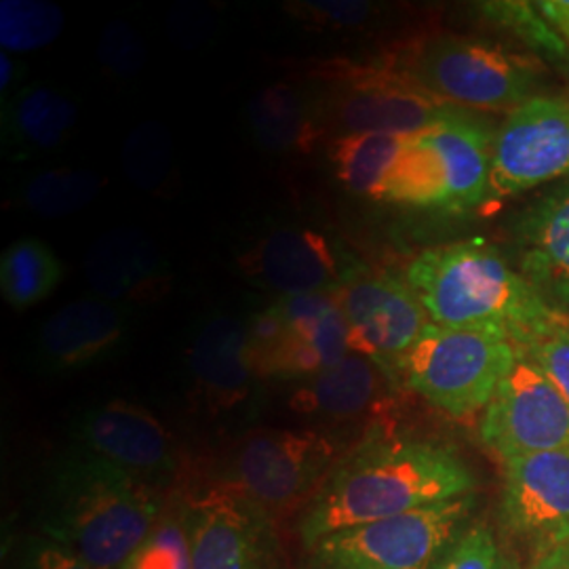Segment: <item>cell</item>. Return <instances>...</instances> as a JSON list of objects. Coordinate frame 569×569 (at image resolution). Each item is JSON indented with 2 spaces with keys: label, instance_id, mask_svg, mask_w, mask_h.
<instances>
[{
  "label": "cell",
  "instance_id": "obj_8",
  "mask_svg": "<svg viewBox=\"0 0 569 569\" xmlns=\"http://www.w3.org/2000/svg\"><path fill=\"white\" fill-rule=\"evenodd\" d=\"M247 342L260 378L300 382L352 352L333 293L279 298L247 321Z\"/></svg>",
  "mask_w": 569,
  "mask_h": 569
},
{
  "label": "cell",
  "instance_id": "obj_9",
  "mask_svg": "<svg viewBox=\"0 0 569 569\" xmlns=\"http://www.w3.org/2000/svg\"><path fill=\"white\" fill-rule=\"evenodd\" d=\"M340 458L338 441L327 432L253 430L232 451L224 488L264 510L283 509L321 488Z\"/></svg>",
  "mask_w": 569,
  "mask_h": 569
},
{
  "label": "cell",
  "instance_id": "obj_32",
  "mask_svg": "<svg viewBox=\"0 0 569 569\" xmlns=\"http://www.w3.org/2000/svg\"><path fill=\"white\" fill-rule=\"evenodd\" d=\"M437 569H519V566L500 547L488 526L472 523Z\"/></svg>",
  "mask_w": 569,
  "mask_h": 569
},
{
  "label": "cell",
  "instance_id": "obj_33",
  "mask_svg": "<svg viewBox=\"0 0 569 569\" xmlns=\"http://www.w3.org/2000/svg\"><path fill=\"white\" fill-rule=\"evenodd\" d=\"M100 61L112 74L131 77L146 63V42L138 30L127 21H112L106 26L98 44Z\"/></svg>",
  "mask_w": 569,
  "mask_h": 569
},
{
  "label": "cell",
  "instance_id": "obj_6",
  "mask_svg": "<svg viewBox=\"0 0 569 569\" xmlns=\"http://www.w3.org/2000/svg\"><path fill=\"white\" fill-rule=\"evenodd\" d=\"M475 496L342 529L308 549V569H437L472 523Z\"/></svg>",
  "mask_w": 569,
  "mask_h": 569
},
{
  "label": "cell",
  "instance_id": "obj_19",
  "mask_svg": "<svg viewBox=\"0 0 569 569\" xmlns=\"http://www.w3.org/2000/svg\"><path fill=\"white\" fill-rule=\"evenodd\" d=\"M124 336L127 321L117 306L84 298L63 306L42 323L37 359L44 371H77L110 357Z\"/></svg>",
  "mask_w": 569,
  "mask_h": 569
},
{
  "label": "cell",
  "instance_id": "obj_3",
  "mask_svg": "<svg viewBox=\"0 0 569 569\" xmlns=\"http://www.w3.org/2000/svg\"><path fill=\"white\" fill-rule=\"evenodd\" d=\"M406 279L435 326L486 329L529 348L561 321L523 274L483 244L427 249Z\"/></svg>",
  "mask_w": 569,
  "mask_h": 569
},
{
  "label": "cell",
  "instance_id": "obj_29",
  "mask_svg": "<svg viewBox=\"0 0 569 569\" xmlns=\"http://www.w3.org/2000/svg\"><path fill=\"white\" fill-rule=\"evenodd\" d=\"M124 171L142 190H159L173 167V143L163 124L142 122L124 142Z\"/></svg>",
  "mask_w": 569,
  "mask_h": 569
},
{
  "label": "cell",
  "instance_id": "obj_4",
  "mask_svg": "<svg viewBox=\"0 0 569 569\" xmlns=\"http://www.w3.org/2000/svg\"><path fill=\"white\" fill-rule=\"evenodd\" d=\"M488 129L467 112L407 138L378 201L467 211L486 199L491 173Z\"/></svg>",
  "mask_w": 569,
  "mask_h": 569
},
{
  "label": "cell",
  "instance_id": "obj_28",
  "mask_svg": "<svg viewBox=\"0 0 569 569\" xmlns=\"http://www.w3.org/2000/svg\"><path fill=\"white\" fill-rule=\"evenodd\" d=\"M63 11L47 0H2L0 2V44L2 51H37L63 32Z\"/></svg>",
  "mask_w": 569,
  "mask_h": 569
},
{
  "label": "cell",
  "instance_id": "obj_35",
  "mask_svg": "<svg viewBox=\"0 0 569 569\" xmlns=\"http://www.w3.org/2000/svg\"><path fill=\"white\" fill-rule=\"evenodd\" d=\"M13 569H93L44 533L28 538L18 550Z\"/></svg>",
  "mask_w": 569,
  "mask_h": 569
},
{
  "label": "cell",
  "instance_id": "obj_30",
  "mask_svg": "<svg viewBox=\"0 0 569 569\" xmlns=\"http://www.w3.org/2000/svg\"><path fill=\"white\" fill-rule=\"evenodd\" d=\"M481 13L491 23L509 30L510 34H515L519 41L526 42L538 51H545L557 58L568 56V42L550 28L533 2H515V0L483 2Z\"/></svg>",
  "mask_w": 569,
  "mask_h": 569
},
{
  "label": "cell",
  "instance_id": "obj_14",
  "mask_svg": "<svg viewBox=\"0 0 569 569\" xmlns=\"http://www.w3.org/2000/svg\"><path fill=\"white\" fill-rule=\"evenodd\" d=\"M192 569H274L277 536L268 510L232 489H209L183 509Z\"/></svg>",
  "mask_w": 569,
  "mask_h": 569
},
{
  "label": "cell",
  "instance_id": "obj_1",
  "mask_svg": "<svg viewBox=\"0 0 569 569\" xmlns=\"http://www.w3.org/2000/svg\"><path fill=\"white\" fill-rule=\"evenodd\" d=\"M477 477L456 449L371 432L331 468L300 521L306 549L342 529L475 496Z\"/></svg>",
  "mask_w": 569,
  "mask_h": 569
},
{
  "label": "cell",
  "instance_id": "obj_27",
  "mask_svg": "<svg viewBox=\"0 0 569 569\" xmlns=\"http://www.w3.org/2000/svg\"><path fill=\"white\" fill-rule=\"evenodd\" d=\"M103 180L84 169H51L34 176L23 188V203L42 218H61L91 203Z\"/></svg>",
  "mask_w": 569,
  "mask_h": 569
},
{
  "label": "cell",
  "instance_id": "obj_5",
  "mask_svg": "<svg viewBox=\"0 0 569 569\" xmlns=\"http://www.w3.org/2000/svg\"><path fill=\"white\" fill-rule=\"evenodd\" d=\"M517 361L509 338L468 327L430 323L407 352L399 380L453 418L486 409Z\"/></svg>",
  "mask_w": 569,
  "mask_h": 569
},
{
  "label": "cell",
  "instance_id": "obj_24",
  "mask_svg": "<svg viewBox=\"0 0 569 569\" xmlns=\"http://www.w3.org/2000/svg\"><path fill=\"white\" fill-rule=\"evenodd\" d=\"M247 122L256 142L270 152H310L326 133L319 112L287 82L258 91L247 103Z\"/></svg>",
  "mask_w": 569,
  "mask_h": 569
},
{
  "label": "cell",
  "instance_id": "obj_20",
  "mask_svg": "<svg viewBox=\"0 0 569 569\" xmlns=\"http://www.w3.org/2000/svg\"><path fill=\"white\" fill-rule=\"evenodd\" d=\"M84 272L93 291L110 302H148L161 298L169 283L157 244L131 228L100 237L87 253Z\"/></svg>",
  "mask_w": 569,
  "mask_h": 569
},
{
  "label": "cell",
  "instance_id": "obj_12",
  "mask_svg": "<svg viewBox=\"0 0 569 569\" xmlns=\"http://www.w3.org/2000/svg\"><path fill=\"white\" fill-rule=\"evenodd\" d=\"M458 112L462 108L435 98L409 77L355 70L340 77V84L329 93L319 117L340 136L387 133L411 138Z\"/></svg>",
  "mask_w": 569,
  "mask_h": 569
},
{
  "label": "cell",
  "instance_id": "obj_31",
  "mask_svg": "<svg viewBox=\"0 0 569 569\" xmlns=\"http://www.w3.org/2000/svg\"><path fill=\"white\" fill-rule=\"evenodd\" d=\"M121 569H192L183 515L180 519H164L163 523H157L142 547L127 559Z\"/></svg>",
  "mask_w": 569,
  "mask_h": 569
},
{
  "label": "cell",
  "instance_id": "obj_10",
  "mask_svg": "<svg viewBox=\"0 0 569 569\" xmlns=\"http://www.w3.org/2000/svg\"><path fill=\"white\" fill-rule=\"evenodd\" d=\"M345 312L350 350L371 359L388 382L399 380L407 352L432 323L407 279L355 266L333 291Z\"/></svg>",
  "mask_w": 569,
  "mask_h": 569
},
{
  "label": "cell",
  "instance_id": "obj_15",
  "mask_svg": "<svg viewBox=\"0 0 569 569\" xmlns=\"http://www.w3.org/2000/svg\"><path fill=\"white\" fill-rule=\"evenodd\" d=\"M237 262L249 283L279 293V298L333 293L357 266L346 264L338 244L326 232L305 226L268 232Z\"/></svg>",
  "mask_w": 569,
  "mask_h": 569
},
{
  "label": "cell",
  "instance_id": "obj_23",
  "mask_svg": "<svg viewBox=\"0 0 569 569\" xmlns=\"http://www.w3.org/2000/svg\"><path fill=\"white\" fill-rule=\"evenodd\" d=\"M77 106L58 89L32 84L2 110V143L11 159H28L61 146L77 121Z\"/></svg>",
  "mask_w": 569,
  "mask_h": 569
},
{
  "label": "cell",
  "instance_id": "obj_22",
  "mask_svg": "<svg viewBox=\"0 0 569 569\" xmlns=\"http://www.w3.org/2000/svg\"><path fill=\"white\" fill-rule=\"evenodd\" d=\"M388 378L359 352L346 355L336 366L306 378L291 392L289 406L306 418L346 422L367 413L380 401Z\"/></svg>",
  "mask_w": 569,
  "mask_h": 569
},
{
  "label": "cell",
  "instance_id": "obj_7",
  "mask_svg": "<svg viewBox=\"0 0 569 569\" xmlns=\"http://www.w3.org/2000/svg\"><path fill=\"white\" fill-rule=\"evenodd\" d=\"M409 79L458 108L517 110L533 96L538 68L500 44L458 34L420 42L407 60Z\"/></svg>",
  "mask_w": 569,
  "mask_h": 569
},
{
  "label": "cell",
  "instance_id": "obj_36",
  "mask_svg": "<svg viewBox=\"0 0 569 569\" xmlns=\"http://www.w3.org/2000/svg\"><path fill=\"white\" fill-rule=\"evenodd\" d=\"M293 7L300 20L326 28L361 26L373 13L369 2H298Z\"/></svg>",
  "mask_w": 569,
  "mask_h": 569
},
{
  "label": "cell",
  "instance_id": "obj_21",
  "mask_svg": "<svg viewBox=\"0 0 569 569\" xmlns=\"http://www.w3.org/2000/svg\"><path fill=\"white\" fill-rule=\"evenodd\" d=\"M517 234L523 277L550 306H569V182L529 204Z\"/></svg>",
  "mask_w": 569,
  "mask_h": 569
},
{
  "label": "cell",
  "instance_id": "obj_25",
  "mask_svg": "<svg viewBox=\"0 0 569 569\" xmlns=\"http://www.w3.org/2000/svg\"><path fill=\"white\" fill-rule=\"evenodd\" d=\"M407 138L387 133H350L329 146L336 178L352 194L378 199L388 171L403 150Z\"/></svg>",
  "mask_w": 569,
  "mask_h": 569
},
{
  "label": "cell",
  "instance_id": "obj_38",
  "mask_svg": "<svg viewBox=\"0 0 569 569\" xmlns=\"http://www.w3.org/2000/svg\"><path fill=\"white\" fill-rule=\"evenodd\" d=\"M529 569H569V540L538 550Z\"/></svg>",
  "mask_w": 569,
  "mask_h": 569
},
{
  "label": "cell",
  "instance_id": "obj_37",
  "mask_svg": "<svg viewBox=\"0 0 569 569\" xmlns=\"http://www.w3.org/2000/svg\"><path fill=\"white\" fill-rule=\"evenodd\" d=\"M536 9L547 20L550 28L569 42V0H542L536 2Z\"/></svg>",
  "mask_w": 569,
  "mask_h": 569
},
{
  "label": "cell",
  "instance_id": "obj_2",
  "mask_svg": "<svg viewBox=\"0 0 569 569\" xmlns=\"http://www.w3.org/2000/svg\"><path fill=\"white\" fill-rule=\"evenodd\" d=\"M157 489L77 448L44 496L42 533L93 569H121L159 523Z\"/></svg>",
  "mask_w": 569,
  "mask_h": 569
},
{
  "label": "cell",
  "instance_id": "obj_26",
  "mask_svg": "<svg viewBox=\"0 0 569 569\" xmlns=\"http://www.w3.org/2000/svg\"><path fill=\"white\" fill-rule=\"evenodd\" d=\"M66 266L49 244L26 237L0 256V291L13 308H30L49 298L63 281Z\"/></svg>",
  "mask_w": 569,
  "mask_h": 569
},
{
  "label": "cell",
  "instance_id": "obj_18",
  "mask_svg": "<svg viewBox=\"0 0 569 569\" xmlns=\"http://www.w3.org/2000/svg\"><path fill=\"white\" fill-rule=\"evenodd\" d=\"M194 399L211 413H232L253 397L256 380L247 342V323L230 315H213L188 348Z\"/></svg>",
  "mask_w": 569,
  "mask_h": 569
},
{
  "label": "cell",
  "instance_id": "obj_39",
  "mask_svg": "<svg viewBox=\"0 0 569 569\" xmlns=\"http://www.w3.org/2000/svg\"><path fill=\"white\" fill-rule=\"evenodd\" d=\"M13 81H16V61L2 51V56H0V91L4 93Z\"/></svg>",
  "mask_w": 569,
  "mask_h": 569
},
{
  "label": "cell",
  "instance_id": "obj_11",
  "mask_svg": "<svg viewBox=\"0 0 569 569\" xmlns=\"http://www.w3.org/2000/svg\"><path fill=\"white\" fill-rule=\"evenodd\" d=\"M479 432L502 462L569 451V403L526 348H517V361L486 407Z\"/></svg>",
  "mask_w": 569,
  "mask_h": 569
},
{
  "label": "cell",
  "instance_id": "obj_16",
  "mask_svg": "<svg viewBox=\"0 0 569 569\" xmlns=\"http://www.w3.org/2000/svg\"><path fill=\"white\" fill-rule=\"evenodd\" d=\"M77 448L138 477L157 489L176 468V446L163 422L129 401H108L84 411L77 428Z\"/></svg>",
  "mask_w": 569,
  "mask_h": 569
},
{
  "label": "cell",
  "instance_id": "obj_13",
  "mask_svg": "<svg viewBox=\"0 0 569 569\" xmlns=\"http://www.w3.org/2000/svg\"><path fill=\"white\" fill-rule=\"evenodd\" d=\"M561 176H569V102L531 98L493 136L489 190L510 197Z\"/></svg>",
  "mask_w": 569,
  "mask_h": 569
},
{
  "label": "cell",
  "instance_id": "obj_17",
  "mask_svg": "<svg viewBox=\"0 0 569 569\" xmlns=\"http://www.w3.org/2000/svg\"><path fill=\"white\" fill-rule=\"evenodd\" d=\"M505 526L536 550L569 540V451L505 462Z\"/></svg>",
  "mask_w": 569,
  "mask_h": 569
},
{
  "label": "cell",
  "instance_id": "obj_34",
  "mask_svg": "<svg viewBox=\"0 0 569 569\" xmlns=\"http://www.w3.org/2000/svg\"><path fill=\"white\" fill-rule=\"evenodd\" d=\"M526 350L569 403V326L561 319Z\"/></svg>",
  "mask_w": 569,
  "mask_h": 569
}]
</instances>
